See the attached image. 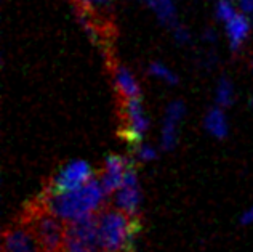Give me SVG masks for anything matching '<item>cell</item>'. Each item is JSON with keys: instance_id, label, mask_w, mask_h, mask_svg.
Returning <instances> with one entry per match:
<instances>
[{"instance_id": "277c9868", "label": "cell", "mask_w": 253, "mask_h": 252, "mask_svg": "<svg viewBox=\"0 0 253 252\" xmlns=\"http://www.w3.org/2000/svg\"><path fill=\"white\" fill-rule=\"evenodd\" d=\"M117 117L119 137L131 147H138L148 130V117L144 114L141 98H117Z\"/></svg>"}, {"instance_id": "d6986e66", "label": "cell", "mask_w": 253, "mask_h": 252, "mask_svg": "<svg viewBox=\"0 0 253 252\" xmlns=\"http://www.w3.org/2000/svg\"><path fill=\"white\" fill-rule=\"evenodd\" d=\"M173 34H175V39L178 42H181V44H186V42H189V39H191V36H189V31L184 28V26H181V24H175L173 26Z\"/></svg>"}, {"instance_id": "5bb4252c", "label": "cell", "mask_w": 253, "mask_h": 252, "mask_svg": "<svg viewBox=\"0 0 253 252\" xmlns=\"http://www.w3.org/2000/svg\"><path fill=\"white\" fill-rule=\"evenodd\" d=\"M151 6L162 24L170 26V28L176 24V10L175 5H173V0H154Z\"/></svg>"}, {"instance_id": "7c38bea8", "label": "cell", "mask_w": 253, "mask_h": 252, "mask_svg": "<svg viewBox=\"0 0 253 252\" xmlns=\"http://www.w3.org/2000/svg\"><path fill=\"white\" fill-rule=\"evenodd\" d=\"M226 29H228V36H229V41H231L232 51H237L250 32L249 18L245 15H237L236 13L231 19L226 21Z\"/></svg>"}, {"instance_id": "8fae6325", "label": "cell", "mask_w": 253, "mask_h": 252, "mask_svg": "<svg viewBox=\"0 0 253 252\" xmlns=\"http://www.w3.org/2000/svg\"><path fill=\"white\" fill-rule=\"evenodd\" d=\"M184 116V104L181 101H171L165 112V122L162 129V148L171 151L176 145V127Z\"/></svg>"}, {"instance_id": "7a4b0ae2", "label": "cell", "mask_w": 253, "mask_h": 252, "mask_svg": "<svg viewBox=\"0 0 253 252\" xmlns=\"http://www.w3.org/2000/svg\"><path fill=\"white\" fill-rule=\"evenodd\" d=\"M141 217H131L117 207L98 212V241L103 252H136Z\"/></svg>"}, {"instance_id": "7402d4cb", "label": "cell", "mask_w": 253, "mask_h": 252, "mask_svg": "<svg viewBox=\"0 0 253 252\" xmlns=\"http://www.w3.org/2000/svg\"><path fill=\"white\" fill-rule=\"evenodd\" d=\"M205 37H207L209 41H215V34H213L211 29H207V32H205Z\"/></svg>"}, {"instance_id": "52a82bcc", "label": "cell", "mask_w": 253, "mask_h": 252, "mask_svg": "<svg viewBox=\"0 0 253 252\" xmlns=\"http://www.w3.org/2000/svg\"><path fill=\"white\" fill-rule=\"evenodd\" d=\"M141 201H143V195L141 190H139L136 165L135 162H131L130 167L125 172L121 188L112 195V205L131 217H139Z\"/></svg>"}, {"instance_id": "ba28073f", "label": "cell", "mask_w": 253, "mask_h": 252, "mask_svg": "<svg viewBox=\"0 0 253 252\" xmlns=\"http://www.w3.org/2000/svg\"><path fill=\"white\" fill-rule=\"evenodd\" d=\"M104 59L106 68H108L112 82H114L117 98H141V90L136 84V79L124 64L119 63V59L114 55V50L106 51Z\"/></svg>"}, {"instance_id": "4fadbf2b", "label": "cell", "mask_w": 253, "mask_h": 252, "mask_svg": "<svg viewBox=\"0 0 253 252\" xmlns=\"http://www.w3.org/2000/svg\"><path fill=\"white\" fill-rule=\"evenodd\" d=\"M204 127L207 129L210 135L215 138H224L228 135V124H226V117L223 114V111L219 108H211L207 116H205Z\"/></svg>"}, {"instance_id": "9c48e42d", "label": "cell", "mask_w": 253, "mask_h": 252, "mask_svg": "<svg viewBox=\"0 0 253 252\" xmlns=\"http://www.w3.org/2000/svg\"><path fill=\"white\" fill-rule=\"evenodd\" d=\"M2 252H43L36 235L23 220L11 223L3 231Z\"/></svg>"}, {"instance_id": "5b68a950", "label": "cell", "mask_w": 253, "mask_h": 252, "mask_svg": "<svg viewBox=\"0 0 253 252\" xmlns=\"http://www.w3.org/2000/svg\"><path fill=\"white\" fill-rule=\"evenodd\" d=\"M63 252H103L98 241V212L68 223Z\"/></svg>"}, {"instance_id": "ac0fdd59", "label": "cell", "mask_w": 253, "mask_h": 252, "mask_svg": "<svg viewBox=\"0 0 253 252\" xmlns=\"http://www.w3.org/2000/svg\"><path fill=\"white\" fill-rule=\"evenodd\" d=\"M157 157V152L156 150H152L148 145H138L136 147V159L143 162H148V161H154Z\"/></svg>"}, {"instance_id": "2e32d148", "label": "cell", "mask_w": 253, "mask_h": 252, "mask_svg": "<svg viewBox=\"0 0 253 252\" xmlns=\"http://www.w3.org/2000/svg\"><path fill=\"white\" fill-rule=\"evenodd\" d=\"M148 71H149V74L156 76V77H161V79H164L165 82H169V84H176L178 82V77L173 74V72L169 68H165V66L161 64V63H151Z\"/></svg>"}, {"instance_id": "ffe728a7", "label": "cell", "mask_w": 253, "mask_h": 252, "mask_svg": "<svg viewBox=\"0 0 253 252\" xmlns=\"http://www.w3.org/2000/svg\"><path fill=\"white\" fill-rule=\"evenodd\" d=\"M239 223L242 227H249V225L253 223V205H250L247 210H244V214L239 217Z\"/></svg>"}, {"instance_id": "3957f363", "label": "cell", "mask_w": 253, "mask_h": 252, "mask_svg": "<svg viewBox=\"0 0 253 252\" xmlns=\"http://www.w3.org/2000/svg\"><path fill=\"white\" fill-rule=\"evenodd\" d=\"M19 220L32 230L43 252H63L68 223L51 214L39 200L26 205Z\"/></svg>"}, {"instance_id": "8992f818", "label": "cell", "mask_w": 253, "mask_h": 252, "mask_svg": "<svg viewBox=\"0 0 253 252\" xmlns=\"http://www.w3.org/2000/svg\"><path fill=\"white\" fill-rule=\"evenodd\" d=\"M93 178V170L85 161H72L61 167L45 183L42 193L58 195L64 191L77 190Z\"/></svg>"}, {"instance_id": "6da1fadb", "label": "cell", "mask_w": 253, "mask_h": 252, "mask_svg": "<svg viewBox=\"0 0 253 252\" xmlns=\"http://www.w3.org/2000/svg\"><path fill=\"white\" fill-rule=\"evenodd\" d=\"M106 196L108 195H106L99 178L93 177L84 187L77 190L64 191V193H58V195L41 193L37 196V200L51 214L58 215L61 220L69 223L99 212L103 209Z\"/></svg>"}, {"instance_id": "30bf717a", "label": "cell", "mask_w": 253, "mask_h": 252, "mask_svg": "<svg viewBox=\"0 0 253 252\" xmlns=\"http://www.w3.org/2000/svg\"><path fill=\"white\" fill-rule=\"evenodd\" d=\"M131 162H133V159L117 156V154H109L106 157L104 172L101 174V177H99V182H101L106 195L112 196L119 188H121L124 177H125V172L130 167Z\"/></svg>"}, {"instance_id": "9a60e30c", "label": "cell", "mask_w": 253, "mask_h": 252, "mask_svg": "<svg viewBox=\"0 0 253 252\" xmlns=\"http://www.w3.org/2000/svg\"><path fill=\"white\" fill-rule=\"evenodd\" d=\"M216 94V101L219 106H229L232 103V100H234V90H232V84L229 82L228 77H221Z\"/></svg>"}, {"instance_id": "e0dca14e", "label": "cell", "mask_w": 253, "mask_h": 252, "mask_svg": "<svg viewBox=\"0 0 253 252\" xmlns=\"http://www.w3.org/2000/svg\"><path fill=\"white\" fill-rule=\"evenodd\" d=\"M216 15L219 19H223V21H228V19H231L236 15V10L229 0H219L216 5Z\"/></svg>"}, {"instance_id": "603a6c76", "label": "cell", "mask_w": 253, "mask_h": 252, "mask_svg": "<svg viewBox=\"0 0 253 252\" xmlns=\"http://www.w3.org/2000/svg\"><path fill=\"white\" fill-rule=\"evenodd\" d=\"M143 2H146V3H148V5H151L152 2H154V0H143Z\"/></svg>"}, {"instance_id": "44dd1931", "label": "cell", "mask_w": 253, "mask_h": 252, "mask_svg": "<svg viewBox=\"0 0 253 252\" xmlns=\"http://www.w3.org/2000/svg\"><path fill=\"white\" fill-rule=\"evenodd\" d=\"M239 6H241L244 13L253 15V0H239Z\"/></svg>"}]
</instances>
